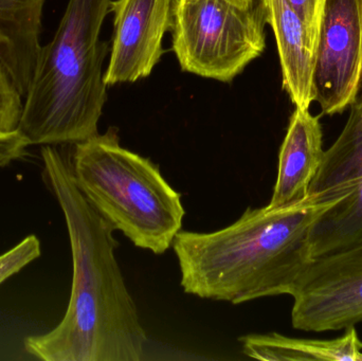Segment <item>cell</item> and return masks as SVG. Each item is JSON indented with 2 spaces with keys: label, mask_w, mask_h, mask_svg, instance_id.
I'll return each mask as SVG.
<instances>
[{
  "label": "cell",
  "mask_w": 362,
  "mask_h": 361,
  "mask_svg": "<svg viewBox=\"0 0 362 361\" xmlns=\"http://www.w3.org/2000/svg\"><path fill=\"white\" fill-rule=\"evenodd\" d=\"M44 179L65 216L74 277L67 312L45 335L28 337L25 349L45 361H140L148 335L116 259L118 241L76 186L71 165L45 146Z\"/></svg>",
  "instance_id": "6da1fadb"
},
{
  "label": "cell",
  "mask_w": 362,
  "mask_h": 361,
  "mask_svg": "<svg viewBox=\"0 0 362 361\" xmlns=\"http://www.w3.org/2000/svg\"><path fill=\"white\" fill-rule=\"evenodd\" d=\"M337 203L308 195L284 207L248 208L235 223L215 232L181 230L172 247L183 290L232 304L293 296L314 261L313 224Z\"/></svg>",
  "instance_id": "7a4b0ae2"
},
{
  "label": "cell",
  "mask_w": 362,
  "mask_h": 361,
  "mask_svg": "<svg viewBox=\"0 0 362 361\" xmlns=\"http://www.w3.org/2000/svg\"><path fill=\"white\" fill-rule=\"evenodd\" d=\"M112 0H68L52 40L40 46L18 131L30 146L76 144L98 135L107 101L100 38Z\"/></svg>",
  "instance_id": "3957f363"
},
{
  "label": "cell",
  "mask_w": 362,
  "mask_h": 361,
  "mask_svg": "<svg viewBox=\"0 0 362 361\" xmlns=\"http://www.w3.org/2000/svg\"><path fill=\"white\" fill-rule=\"evenodd\" d=\"M72 173L98 213L138 248L163 254L182 228L181 194L146 157L123 148L118 129L76 144Z\"/></svg>",
  "instance_id": "277c9868"
},
{
  "label": "cell",
  "mask_w": 362,
  "mask_h": 361,
  "mask_svg": "<svg viewBox=\"0 0 362 361\" xmlns=\"http://www.w3.org/2000/svg\"><path fill=\"white\" fill-rule=\"evenodd\" d=\"M264 0H178L172 49L182 71L230 83L266 48Z\"/></svg>",
  "instance_id": "5b68a950"
},
{
  "label": "cell",
  "mask_w": 362,
  "mask_h": 361,
  "mask_svg": "<svg viewBox=\"0 0 362 361\" xmlns=\"http://www.w3.org/2000/svg\"><path fill=\"white\" fill-rule=\"evenodd\" d=\"M296 330L329 332L362 322V239L314 259L293 294Z\"/></svg>",
  "instance_id": "8992f818"
},
{
  "label": "cell",
  "mask_w": 362,
  "mask_h": 361,
  "mask_svg": "<svg viewBox=\"0 0 362 361\" xmlns=\"http://www.w3.org/2000/svg\"><path fill=\"white\" fill-rule=\"evenodd\" d=\"M362 83V0H325L317 45L315 102L327 116L342 114Z\"/></svg>",
  "instance_id": "52a82bcc"
},
{
  "label": "cell",
  "mask_w": 362,
  "mask_h": 361,
  "mask_svg": "<svg viewBox=\"0 0 362 361\" xmlns=\"http://www.w3.org/2000/svg\"><path fill=\"white\" fill-rule=\"evenodd\" d=\"M178 0H115L114 36L106 86L148 78L165 50L163 40L172 31Z\"/></svg>",
  "instance_id": "ba28073f"
},
{
  "label": "cell",
  "mask_w": 362,
  "mask_h": 361,
  "mask_svg": "<svg viewBox=\"0 0 362 361\" xmlns=\"http://www.w3.org/2000/svg\"><path fill=\"white\" fill-rule=\"evenodd\" d=\"M282 70L283 89L296 107L315 102L314 74L318 40L287 0H264Z\"/></svg>",
  "instance_id": "9c48e42d"
},
{
  "label": "cell",
  "mask_w": 362,
  "mask_h": 361,
  "mask_svg": "<svg viewBox=\"0 0 362 361\" xmlns=\"http://www.w3.org/2000/svg\"><path fill=\"white\" fill-rule=\"evenodd\" d=\"M325 152L319 116L296 107L281 146L278 177L267 207H284L306 199Z\"/></svg>",
  "instance_id": "30bf717a"
},
{
  "label": "cell",
  "mask_w": 362,
  "mask_h": 361,
  "mask_svg": "<svg viewBox=\"0 0 362 361\" xmlns=\"http://www.w3.org/2000/svg\"><path fill=\"white\" fill-rule=\"evenodd\" d=\"M46 0H0V61L25 97L37 59Z\"/></svg>",
  "instance_id": "8fae6325"
},
{
  "label": "cell",
  "mask_w": 362,
  "mask_h": 361,
  "mask_svg": "<svg viewBox=\"0 0 362 361\" xmlns=\"http://www.w3.org/2000/svg\"><path fill=\"white\" fill-rule=\"evenodd\" d=\"M350 107L344 131L325 150L308 190V195L321 201H341L362 182V97Z\"/></svg>",
  "instance_id": "7c38bea8"
},
{
  "label": "cell",
  "mask_w": 362,
  "mask_h": 361,
  "mask_svg": "<svg viewBox=\"0 0 362 361\" xmlns=\"http://www.w3.org/2000/svg\"><path fill=\"white\" fill-rule=\"evenodd\" d=\"M248 357L268 361H362V341L355 326L332 341L289 338L283 335L251 334L240 338Z\"/></svg>",
  "instance_id": "4fadbf2b"
},
{
  "label": "cell",
  "mask_w": 362,
  "mask_h": 361,
  "mask_svg": "<svg viewBox=\"0 0 362 361\" xmlns=\"http://www.w3.org/2000/svg\"><path fill=\"white\" fill-rule=\"evenodd\" d=\"M361 239L362 182L315 220L310 229V249L316 259L344 249Z\"/></svg>",
  "instance_id": "5bb4252c"
},
{
  "label": "cell",
  "mask_w": 362,
  "mask_h": 361,
  "mask_svg": "<svg viewBox=\"0 0 362 361\" xmlns=\"http://www.w3.org/2000/svg\"><path fill=\"white\" fill-rule=\"evenodd\" d=\"M23 95L8 68L0 61V136L18 131Z\"/></svg>",
  "instance_id": "9a60e30c"
},
{
  "label": "cell",
  "mask_w": 362,
  "mask_h": 361,
  "mask_svg": "<svg viewBox=\"0 0 362 361\" xmlns=\"http://www.w3.org/2000/svg\"><path fill=\"white\" fill-rule=\"evenodd\" d=\"M40 243L35 235H29L18 245L0 256V284L25 268L40 256Z\"/></svg>",
  "instance_id": "2e32d148"
},
{
  "label": "cell",
  "mask_w": 362,
  "mask_h": 361,
  "mask_svg": "<svg viewBox=\"0 0 362 361\" xmlns=\"http://www.w3.org/2000/svg\"><path fill=\"white\" fill-rule=\"evenodd\" d=\"M318 40L325 0H287Z\"/></svg>",
  "instance_id": "e0dca14e"
},
{
  "label": "cell",
  "mask_w": 362,
  "mask_h": 361,
  "mask_svg": "<svg viewBox=\"0 0 362 361\" xmlns=\"http://www.w3.org/2000/svg\"><path fill=\"white\" fill-rule=\"evenodd\" d=\"M29 146V142L19 131L0 136V167H6L12 161L25 156Z\"/></svg>",
  "instance_id": "ac0fdd59"
},
{
  "label": "cell",
  "mask_w": 362,
  "mask_h": 361,
  "mask_svg": "<svg viewBox=\"0 0 362 361\" xmlns=\"http://www.w3.org/2000/svg\"><path fill=\"white\" fill-rule=\"evenodd\" d=\"M228 1L240 6H248L250 4H255L257 0H228Z\"/></svg>",
  "instance_id": "d6986e66"
}]
</instances>
